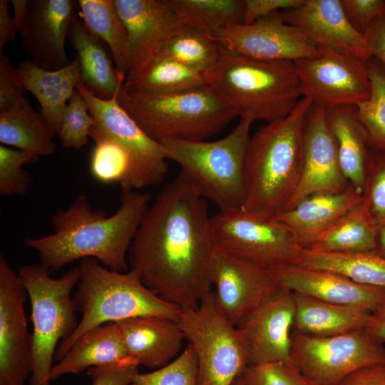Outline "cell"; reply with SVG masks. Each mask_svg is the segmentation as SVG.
I'll return each instance as SVG.
<instances>
[{
	"label": "cell",
	"instance_id": "1",
	"mask_svg": "<svg viewBox=\"0 0 385 385\" xmlns=\"http://www.w3.org/2000/svg\"><path fill=\"white\" fill-rule=\"evenodd\" d=\"M210 217L206 200L179 174L149 205L128 250L130 270L182 310L197 307L212 292Z\"/></svg>",
	"mask_w": 385,
	"mask_h": 385
},
{
	"label": "cell",
	"instance_id": "2",
	"mask_svg": "<svg viewBox=\"0 0 385 385\" xmlns=\"http://www.w3.org/2000/svg\"><path fill=\"white\" fill-rule=\"evenodd\" d=\"M150 199V193L123 191L118 210L108 216L102 209L93 210L88 198L79 195L53 215L52 234L26 238L24 245L38 253L39 263L50 272L86 257L113 271L126 272L128 250Z\"/></svg>",
	"mask_w": 385,
	"mask_h": 385
},
{
	"label": "cell",
	"instance_id": "3",
	"mask_svg": "<svg viewBox=\"0 0 385 385\" xmlns=\"http://www.w3.org/2000/svg\"><path fill=\"white\" fill-rule=\"evenodd\" d=\"M312 103L301 98L287 116L250 136L245 158L243 210L270 216L282 211L301 178L304 124Z\"/></svg>",
	"mask_w": 385,
	"mask_h": 385
},
{
	"label": "cell",
	"instance_id": "4",
	"mask_svg": "<svg viewBox=\"0 0 385 385\" xmlns=\"http://www.w3.org/2000/svg\"><path fill=\"white\" fill-rule=\"evenodd\" d=\"M80 280L73 299L81 318L74 332L59 342L54 359L61 360L86 332L108 322L143 316L178 320L182 309L148 288L133 271H113L95 258L80 260Z\"/></svg>",
	"mask_w": 385,
	"mask_h": 385
},
{
	"label": "cell",
	"instance_id": "5",
	"mask_svg": "<svg viewBox=\"0 0 385 385\" xmlns=\"http://www.w3.org/2000/svg\"><path fill=\"white\" fill-rule=\"evenodd\" d=\"M216 90L245 116L268 123L287 116L301 99L293 61L247 57L221 46L217 64L205 73Z\"/></svg>",
	"mask_w": 385,
	"mask_h": 385
},
{
	"label": "cell",
	"instance_id": "6",
	"mask_svg": "<svg viewBox=\"0 0 385 385\" xmlns=\"http://www.w3.org/2000/svg\"><path fill=\"white\" fill-rule=\"evenodd\" d=\"M123 84L117 95L118 103L159 143L204 140L239 115L237 109L209 86L175 93L143 95L128 91Z\"/></svg>",
	"mask_w": 385,
	"mask_h": 385
},
{
	"label": "cell",
	"instance_id": "7",
	"mask_svg": "<svg viewBox=\"0 0 385 385\" xmlns=\"http://www.w3.org/2000/svg\"><path fill=\"white\" fill-rule=\"evenodd\" d=\"M252 122L240 117L228 135L215 141L167 140L160 143L168 160L180 165V175L200 197L220 210L242 209L245 158Z\"/></svg>",
	"mask_w": 385,
	"mask_h": 385
},
{
	"label": "cell",
	"instance_id": "8",
	"mask_svg": "<svg viewBox=\"0 0 385 385\" xmlns=\"http://www.w3.org/2000/svg\"><path fill=\"white\" fill-rule=\"evenodd\" d=\"M18 274L29 296L33 324V369L29 385H50L58 343L71 336L78 322L71 291L81 277L78 267L58 278L39 264L22 265Z\"/></svg>",
	"mask_w": 385,
	"mask_h": 385
},
{
	"label": "cell",
	"instance_id": "9",
	"mask_svg": "<svg viewBox=\"0 0 385 385\" xmlns=\"http://www.w3.org/2000/svg\"><path fill=\"white\" fill-rule=\"evenodd\" d=\"M195 351L198 385H232L250 365L245 339L218 309L212 292L178 320Z\"/></svg>",
	"mask_w": 385,
	"mask_h": 385
},
{
	"label": "cell",
	"instance_id": "10",
	"mask_svg": "<svg viewBox=\"0 0 385 385\" xmlns=\"http://www.w3.org/2000/svg\"><path fill=\"white\" fill-rule=\"evenodd\" d=\"M210 223L216 248L268 270L293 264L301 248L276 216L220 210L210 217Z\"/></svg>",
	"mask_w": 385,
	"mask_h": 385
},
{
	"label": "cell",
	"instance_id": "11",
	"mask_svg": "<svg viewBox=\"0 0 385 385\" xmlns=\"http://www.w3.org/2000/svg\"><path fill=\"white\" fill-rule=\"evenodd\" d=\"M292 363L318 385H336L352 372L385 362V348L365 329L331 336L314 337L292 331Z\"/></svg>",
	"mask_w": 385,
	"mask_h": 385
},
{
	"label": "cell",
	"instance_id": "12",
	"mask_svg": "<svg viewBox=\"0 0 385 385\" xmlns=\"http://www.w3.org/2000/svg\"><path fill=\"white\" fill-rule=\"evenodd\" d=\"M319 56L294 61L302 98L329 108L369 98L366 61L344 50L317 46Z\"/></svg>",
	"mask_w": 385,
	"mask_h": 385
},
{
	"label": "cell",
	"instance_id": "13",
	"mask_svg": "<svg viewBox=\"0 0 385 385\" xmlns=\"http://www.w3.org/2000/svg\"><path fill=\"white\" fill-rule=\"evenodd\" d=\"M76 90L85 98L94 120L91 128L120 144L135 164L138 190L161 183L168 172L163 145L149 137L120 106L118 93L111 100H102L88 92L80 82Z\"/></svg>",
	"mask_w": 385,
	"mask_h": 385
},
{
	"label": "cell",
	"instance_id": "14",
	"mask_svg": "<svg viewBox=\"0 0 385 385\" xmlns=\"http://www.w3.org/2000/svg\"><path fill=\"white\" fill-rule=\"evenodd\" d=\"M26 289L0 255V385H24L33 369L32 336L24 312Z\"/></svg>",
	"mask_w": 385,
	"mask_h": 385
},
{
	"label": "cell",
	"instance_id": "15",
	"mask_svg": "<svg viewBox=\"0 0 385 385\" xmlns=\"http://www.w3.org/2000/svg\"><path fill=\"white\" fill-rule=\"evenodd\" d=\"M216 304L235 327L279 288L270 270L216 248L210 266Z\"/></svg>",
	"mask_w": 385,
	"mask_h": 385
},
{
	"label": "cell",
	"instance_id": "16",
	"mask_svg": "<svg viewBox=\"0 0 385 385\" xmlns=\"http://www.w3.org/2000/svg\"><path fill=\"white\" fill-rule=\"evenodd\" d=\"M220 46L254 58L294 61L319 56L317 46L282 18L280 11L251 24H238L211 35Z\"/></svg>",
	"mask_w": 385,
	"mask_h": 385
},
{
	"label": "cell",
	"instance_id": "17",
	"mask_svg": "<svg viewBox=\"0 0 385 385\" xmlns=\"http://www.w3.org/2000/svg\"><path fill=\"white\" fill-rule=\"evenodd\" d=\"M349 185L340 166L335 139L327 124L326 108L312 103L304 124L301 178L282 211L292 208L310 195L341 192Z\"/></svg>",
	"mask_w": 385,
	"mask_h": 385
},
{
	"label": "cell",
	"instance_id": "18",
	"mask_svg": "<svg viewBox=\"0 0 385 385\" xmlns=\"http://www.w3.org/2000/svg\"><path fill=\"white\" fill-rule=\"evenodd\" d=\"M77 7L74 0H28L18 33L24 51L38 66L56 71L70 63L65 42Z\"/></svg>",
	"mask_w": 385,
	"mask_h": 385
},
{
	"label": "cell",
	"instance_id": "19",
	"mask_svg": "<svg viewBox=\"0 0 385 385\" xmlns=\"http://www.w3.org/2000/svg\"><path fill=\"white\" fill-rule=\"evenodd\" d=\"M113 4L129 38L131 60L126 80L157 56L183 25L166 0H113Z\"/></svg>",
	"mask_w": 385,
	"mask_h": 385
},
{
	"label": "cell",
	"instance_id": "20",
	"mask_svg": "<svg viewBox=\"0 0 385 385\" xmlns=\"http://www.w3.org/2000/svg\"><path fill=\"white\" fill-rule=\"evenodd\" d=\"M294 309L293 292L279 287L238 327L247 344L250 365L292 363Z\"/></svg>",
	"mask_w": 385,
	"mask_h": 385
},
{
	"label": "cell",
	"instance_id": "21",
	"mask_svg": "<svg viewBox=\"0 0 385 385\" xmlns=\"http://www.w3.org/2000/svg\"><path fill=\"white\" fill-rule=\"evenodd\" d=\"M279 287L322 301L375 311L385 290L355 282L338 273L288 264L270 270Z\"/></svg>",
	"mask_w": 385,
	"mask_h": 385
},
{
	"label": "cell",
	"instance_id": "22",
	"mask_svg": "<svg viewBox=\"0 0 385 385\" xmlns=\"http://www.w3.org/2000/svg\"><path fill=\"white\" fill-rule=\"evenodd\" d=\"M284 21L299 30L310 42L371 58L364 35L345 16L340 0H304L298 7L280 11Z\"/></svg>",
	"mask_w": 385,
	"mask_h": 385
},
{
	"label": "cell",
	"instance_id": "23",
	"mask_svg": "<svg viewBox=\"0 0 385 385\" xmlns=\"http://www.w3.org/2000/svg\"><path fill=\"white\" fill-rule=\"evenodd\" d=\"M117 323L128 355L139 365L158 369L180 354L185 337L178 320L143 316Z\"/></svg>",
	"mask_w": 385,
	"mask_h": 385
},
{
	"label": "cell",
	"instance_id": "24",
	"mask_svg": "<svg viewBox=\"0 0 385 385\" xmlns=\"http://www.w3.org/2000/svg\"><path fill=\"white\" fill-rule=\"evenodd\" d=\"M362 198V194L349 185L341 192L310 195L292 208L279 212L276 217L289 229L300 247L310 248Z\"/></svg>",
	"mask_w": 385,
	"mask_h": 385
},
{
	"label": "cell",
	"instance_id": "25",
	"mask_svg": "<svg viewBox=\"0 0 385 385\" xmlns=\"http://www.w3.org/2000/svg\"><path fill=\"white\" fill-rule=\"evenodd\" d=\"M16 68L24 89L37 99L41 114L57 135L64 109L80 81L78 58L56 71L43 69L31 60L19 61Z\"/></svg>",
	"mask_w": 385,
	"mask_h": 385
},
{
	"label": "cell",
	"instance_id": "26",
	"mask_svg": "<svg viewBox=\"0 0 385 385\" xmlns=\"http://www.w3.org/2000/svg\"><path fill=\"white\" fill-rule=\"evenodd\" d=\"M68 38L77 53L81 66L80 82L83 87L100 99H112L125 77L113 66L103 42L94 37L76 15Z\"/></svg>",
	"mask_w": 385,
	"mask_h": 385
},
{
	"label": "cell",
	"instance_id": "27",
	"mask_svg": "<svg viewBox=\"0 0 385 385\" xmlns=\"http://www.w3.org/2000/svg\"><path fill=\"white\" fill-rule=\"evenodd\" d=\"M131 358L117 322H108L83 333L64 356L53 364L50 381L68 374H79L92 366L116 363Z\"/></svg>",
	"mask_w": 385,
	"mask_h": 385
},
{
	"label": "cell",
	"instance_id": "28",
	"mask_svg": "<svg viewBox=\"0 0 385 385\" xmlns=\"http://www.w3.org/2000/svg\"><path fill=\"white\" fill-rule=\"evenodd\" d=\"M326 117L337 143L342 173L349 184L363 195L371 150L356 106L326 108Z\"/></svg>",
	"mask_w": 385,
	"mask_h": 385
},
{
	"label": "cell",
	"instance_id": "29",
	"mask_svg": "<svg viewBox=\"0 0 385 385\" xmlns=\"http://www.w3.org/2000/svg\"><path fill=\"white\" fill-rule=\"evenodd\" d=\"M292 331L314 337H331L366 329L371 312L293 292Z\"/></svg>",
	"mask_w": 385,
	"mask_h": 385
},
{
	"label": "cell",
	"instance_id": "30",
	"mask_svg": "<svg viewBox=\"0 0 385 385\" xmlns=\"http://www.w3.org/2000/svg\"><path fill=\"white\" fill-rule=\"evenodd\" d=\"M56 135L41 112L35 111L26 96L11 109L0 112V142L37 158L56 152Z\"/></svg>",
	"mask_w": 385,
	"mask_h": 385
},
{
	"label": "cell",
	"instance_id": "31",
	"mask_svg": "<svg viewBox=\"0 0 385 385\" xmlns=\"http://www.w3.org/2000/svg\"><path fill=\"white\" fill-rule=\"evenodd\" d=\"M206 86L203 73L160 54L123 84L128 91L143 95L180 93Z\"/></svg>",
	"mask_w": 385,
	"mask_h": 385
},
{
	"label": "cell",
	"instance_id": "32",
	"mask_svg": "<svg viewBox=\"0 0 385 385\" xmlns=\"http://www.w3.org/2000/svg\"><path fill=\"white\" fill-rule=\"evenodd\" d=\"M293 264L332 271L355 282L385 290V257L374 252L328 253L301 247Z\"/></svg>",
	"mask_w": 385,
	"mask_h": 385
},
{
	"label": "cell",
	"instance_id": "33",
	"mask_svg": "<svg viewBox=\"0 0 385 385\" xmlns=\"http://www.w3.org/2000/svg\"><path fill=\"white\" fill-rule=\"evenodd\" d=\"M378 229L362 198L307 249L328 253L374 252Z\"/></svg>",
	"mask_w": 385,
	"mask_h": 385
},
{
	"label": "cell",
	"instance_id": "34",
	"mask_svg": "<svg viewBox=\"0 0 385 385\" xmlns=\"http://www.w3.org/2000/svg\"><path fill=\"white\" fill-rule=\"evenodd\" d=\"M80 16L88 31L108 46L117 70L125 78L130 67L127 29L113 0H78Z\"/></svg>",
	"mask_w": 385,
	"mask_h": 385
},
{
	"label": "cell",
	"instance_id": "35",
	"mask_svg": "<svg viewBox=\"0 0 385 385\" xmlns=\"http://www.w3.org/2000/svg\"><path fill=\"white\" fill-rule=\"evenodd\" d=\"M95 145L90 157V172L103 184L118 183L123 191L138 190L135 167L127 150L114 140L91 129Z\"/></svg>",
	"mask_w": 385,
	"mask_h": 385
},
{
	"label": "cell",
	"instance_id": "36",
	"mask_svg": "<svg viewBox=\"0 0 385 385\" xmlns=\"http://www.w3.org/2000/svg\"><path fill=\"white\" fill-rule=\"evenodd\" d=\"M183 25L213 34L242 24L244 0H166Z\"/></svg>",
	"mask_w": 385,
	"mask_h": 385
},
{
	"label": "cell",
	"instance_id": "37",
	"mask_svg": "<svg viewBox=\"0 0 385 385\" xmlns=\"http://www.w3.org/2000/svg\"><path fill=\"white\" fill-rule=\"evenodd\" d=\"M221 46L211 34L183 25L163 46L159 54L205 73L219 61Z\"/></svg>",
	"mask_w": 385,
	"mask_h": 385
},
{
	"label": "cell",
	"instance_id": "38",
	"mask_svg": "<svg viewBox=\"0 0 385 385\" xmlns=\"http://www.w3.org/2000/svg\"><path fill=\"white\" fill-rule=\"evenodd\" d=\"M370 95L356 106L369 148L385 151V68L375 58L366 61Z\"/></svg>",
	"mask_w": 385,
	"mask_h": 385
},
{
	"label": "cell",
	"instance_id": "39",
	"mask_svg": "<svg viewBox=\"0 0 385 385\" xmlns=\"http://www.w3.org/2000/svg\"><path fill=\"white\" fill-rule=\"evenodd\" d=\"M130 385H198V365L193 346L185 349L168 364L148 373H138Z\"/></svg>",
	"mask_w": 385,
	"mask_h": 385
},
{
	"label": "cell",
	"instance_id": "40",
	"mask_svg": "<svg viewBox=\"0 0 385 385\" xmlns=\"http://www.w3.org/2000/svg\"><path fill=\"white\" fill-rule=\"evenodd\" d=\"M93 124L88 104L76 88L64 109L57 135L63 147L75 150L84 147L88 143Z\"/></svg>",
	"mask_w": 385,
	"mask_h": 385
},
{
	"label": "cell",
	"instance_id": "41",
	"mask_svg": "<svg viewBox=\"0 0 385 385\" xmlns=\"http://www.w3.org/2000/svg\"><path fill=\"white\" fill-rule=\"evenodd\" d=\"M37 158L20 150L0 145V194L25 195L33 182L32 175L23 165L36 160Z\"/></svg>",
	"mask_w": 385,
	"mask_h": 385
},
{
	"label": "cell",
	"instance_id": "42",
	"mask_svg": "<svg viewBox=\"0 0 385 385\" xmlns=\"http://www.w3.org/2000/svg\"><path fill=\"white\" fill-rule=\"evenodd\" d=\"M362 196L377 227L384 225L385 151H371Z\"/></svg>",
	"mask_w": 385,
	"mask_h": 385
},
{
	"label": "cell",
	"instance_id": "43",
	"mask_svg": "<svg viewBox=\"0 0 385 385\" xmlns=\"http://www.w3.org/2000/svg\"><path fill=\"white\" fill-rule=\"evenodd\" d=\"M242 378L246 385H318L291 362L250 365Z\"/></svg>",
	"mask_w": 385,
	"mask_h": 385
},
{
	"label": "cell",
	"instance_id": "44",
	"mask_svg": "<svg viewBox=\"0 0 385 385\" xmlns=\"http://www.w3.org/2000/svg\"><path fill=\"white\" fill-rule=\"evenodd\" d=\"M351 26L364 35L372 24L385 15L384 0H340Z\"/></svg>",
	"mask_w": 385,
	"mask_h": 385
},
{
	"label": "cell",
	"instance_id": "45",
	"mask_svg": "<svg viewBox=\"0 0 385 385\" xmlns=\"http://www.w3.org/2000/svg\"><path fill=\"white\" fill-rule=\"evenodd\" d=\"M139 364L133 358L92 366L87 369V374L92 380L91 385H130L138 373Z\"/></svg>",
	"mask_w": 385,
	"mask_h": 385
},
{
	"label": "cell",
	"instance_id": "46",
	"mask_svg": "<svg viewBox=\"0 0 385 385\" xmlns=\"http://www.w3.org/2000/svg\"><path fill=\"white\" fill-rule=\"evenodd\" d=\"M24 91L10 59L0 56V112L14 107L26 96Z\"/></svg>",
	"mask_w": 385,
	"mask_h": 385
},
{
	"label": "cell",
	"instance_id": "47",
	"mask_svg": "<svg viewBox=\"0 0 385 385\" xmlns=\"http://www.w3.org/2000/svg\"><path fill=\"white\" fill-rule=\"evenodd\" d=\"M304 0H244L242 24H251L274 12L299 6Z\"/></svg>",
	"mask_w": 385,
	"mask_h": 385
},
{
	"label": "cell",
	"instance_id": "48",
	"mask_svg": "<svg viewBox=\"0 0 385 385\" xmlns=\"http://www.w3.org/2000/svg\"><path fill=\"white\" fill-rule=\"evenodd\" d=\"M336 385H385V362L361 368Z\"/></svg>",
	"mask_w": 385,
	"mask_h": 385
},
{
	"label": "cell",
	"instance_id": "49",
	"mask_svg": "<svg viewBox=\"0 0 385 385\" xmlns=\"http://www.w3.org/2000/svg\"><path fill=\"white\" fill-rule=\"evenodd\" d=\"M371 57L385 68V15L377 19L364 34Z\"/></svg>",
	"mask_w": 385,
	"mask_h": 385
},
{
	"label": "cell",
	"instance_id": "50",
	"mask_svg": "<svg viewBox=\"0 0 385 385\" xmlns=\"http://www.w3.org/2000/svg\"><path fill=\"white\" fill-rule=\"evenodd\" d=\"M9 2L0 0V56L4 54V46L14 40L18 33L14 19L9 11Z\"/></svg>",
	"mask_w": 385,
	"mask_h": 385
},
{
	"label": "cell",
	"instance_id": "51",
	"mask_svg": "<svg viewBox=\"0 0 385 385\" xmlns=\"http://www.w3.org/2000/svg\"><path fill=\"white\" fill-rule=\"evenodd\" d=\"M365 329L375 341L381 344L385 342V301L371 312Z\"/></svg>",
	"mask_w": 385,
	"mask_h": 385
},
{
	"label": "cell",
	"instance_id": "52",
	"mask_svg": "<svg viewBox=\"0 0 385 385\" xmlns=\"http://www.w3.org/2000/svg\"><path fill=\"white\" fill-rule=\"evenodd\" d=\"M374 252L385 257V225L378 229Z\"/></svg>",
	"mask_w": 385,
	"mask_h": 385
},
{
	"label": "cell",
	"instance_id": "53",
	"mask_svg": "<svg viewBox=\"0 0 385 385\" xmlns=\"http://www.w3.org/2000/svg\"><path fill=\"white\" fill-rule=\"evenodd\" d=\"M232 385H246L242 376H238L232 384Z\"/></svg>",
	"mask_w": 385,
	"mask_h": 385
}]
</instances>
